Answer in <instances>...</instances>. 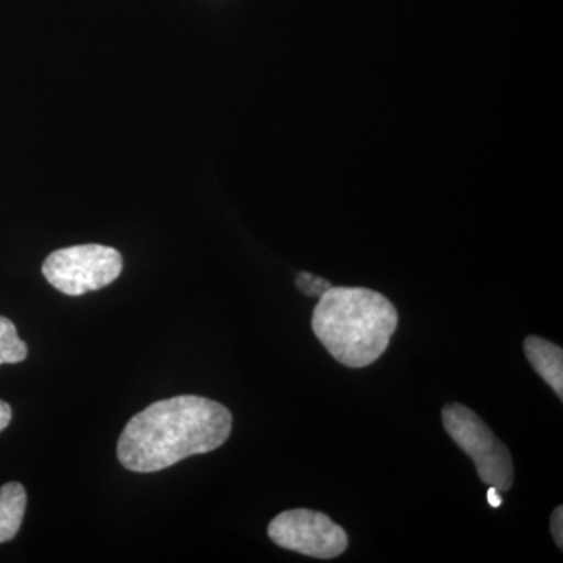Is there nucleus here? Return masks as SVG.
<instances>
[{"label":"nucleus","instance_id":"2","mask_svg":"<svg viewBox=\"0 0 563 563\" xmlns=\"http://www.w3.org/2000/svg\"><path fill=\"white\" fill-rule=\"evenodd\" d=\"M312 328L336 362L363 368L383 357L398 328V312L380 292L331 287L314 307Z\"/></svg>","mask_w":563,"mask_h":563},{"label":"nucleus","instance_id":"11","mask_svg":"<svg viewBox=\"0 0 563 563\" xmlns=\"http://www.w3.org/2000/svg\"><path fill=\"white\" fill-rule=\"evenodd\" d=\"M11 421V407L5 401L0 399V432L10 424Z\"/></svg>","mask_w":563,"mask_h":563},{"label":"nucleus","instance_id":"3","mask_svg":"<svg viewBox=\"0 0 563 563\" xmlns=\"http://www.w3.org/2000/svg\"><path fill=\"white\" fill-rule=\"evenodd\" d=\"M442 418L451 439L473 459L481 481L501 493L509 492L515 479L512 455L483 418L462 404L443 407Z\"/></svg>","mask_w":563,"mask_h":563},{"label":"nucleus","instance_id":"8","mask_svg":"<svg viewBox=\"0 0 563 563\" xmlns=\"http://www.w3.org/2000/svg\"><path fill=\"white\" fill-rule=\"evenodd\" d=\"M27 352V344L18 335L16 325L9 318L0 317V365L25 361Z\"/></svg>","mask_w":563,"mask_h":563},{"label":"nucleus","instance_id":"5","mask_svg":"<svg viewBox=\"0 0 563 563\" xmlns=\"http://www.w3.org/2000/svg\"><path fill=\"white\" fill-rule=\"evenodd\" d=\"M268 536L277 547L314 559H333L347 548L342 526L328 515L310 509H292L277 515L268 526Z\"/></svg>","mask_w":563,"mask_h":563},{"label":"nucleus","instance_id":"10","mask_svg":"<svg viewBox=\"0 0 563 563\" xmlns=\"http://www.w3.org/2000/svg\"><path fill=\"white\" fill-rule=\"evenodd\" d=\"M563 509L562 506H559L558 509L554 510L553 518H551V532H553L554 542L558 543V547L563 548Z\"/></svg>","mask_w":563,"mask_h":563},{"label":"nucleus","instance_id":"1","mask_svg":"<svg viewBox=\"0 0 563 563\" xmlns=\"http://www.w3.org/2000/svg\"><path fill=\"white\" fill-rule=\"evenodd\" d=\"M232 431L228 407L202 396L163 399L135 415L118 442V459L135 473H155L224 444Z\"/></svg>","mask_w":563,"mask_h":563},{"label":"nucleus","instance_id":"7","mask_svg":"<svg viewBox=\"0 0 563 563\" xmlns=\"http://www.w3.org/2000/svg\"><path fill=\"white\" fill-rule=\"evenodd\" d=\"M27 495L18 483L0 487V543L10 542L16 537L24 518Z\"/></svg>","mask_w":563,"mask_h":563},{"label":"nucleus","instance_id":"9","mask_svg":"<svg viewBox=\"0 0 563 563\" xmlns=\"http://www.w3.org/2000/svg\"><path fill=\"white\" fill-rule=\"evenodd\" d=\"M296 284H298L299 290L306 292V295L318 296V298H320L322 292L328 291L329 288L332 287L328 280L321 279V277L313 276V274L309 273L299 274Z\"/></svg>","mask_w":563,"mask_h":563},{"label":"nucleus","instance_id":"4","mask_svg":"<svg viewBox=\"0 0 563 563\" xmlns=\"http://www.w3.org/2000/svg\"><path fill=\"white\" fill-rule=\"evenodd\" d=\"M120 252L103 244H80L52 252L43 274L52 287L68 296L101 290L120 277Z\"/></svg>","mask_w":563,"mask_h":563},{"label":"nucleus","instance_id":"6","mask_svg":"<svg viewBox=\"0 0 563 563\" xmlns=\"http://www.w3.org/2000/svg\"><path fill=\"white\" fill-rule=\"evenodd\" d=\"M525 354L544 383L550 384L559 399H563L562 347L540 336H528L525 340Z\"/></svg>","mask_w":563,"mask_h":563},{"label":"nucleus","instance_id":"12","mask_svg":"<svg viewBox=\"0 0 563 563\" xmlns=\"http://www.w3.org/2000/svg\"><path fill=\"white\" fill-rule=\"evenodd\" d=\"M487 499H488V504H490L492 507H495V509H498V507L501 506V504H503L501 492H499L498 488H495V487L488 488Z\"/></svg>","mask_w":563,"mask_h":563}]
</instances>
